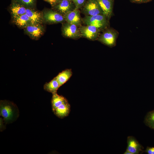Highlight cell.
Listing matches in <instances>:
<instances>
[{
	"instance_id": "1",
	"label": "cell",
	"mask_w": 154,
	"mask_h": 154,
	"mask_svg": "<svg viewBox=\"0 0 154 154\" xmlns=\"http://www.w3.org/2000/svg\"><path fill=\"white\" fill-rule=\"evenodd\" d=\"M0 115L6 124L11 123L19 117L18 108L14 103L9 100H1L0 102Z\"/></svg>"
},
{
	"instance_id": "2",
	"label": "cell",
	"mask_w": 154,
	"mask_h": 154,
	"mask_svg": "<svg viewBox=\"0 0 154 154\" xmlns=\"http://www.w3.org/2000/svg\"><path fill=\"white\" fill-rule=\"evenodd\" d=\"M109 19L103 14L94 16L85 15L82 18V23L84 25L95 26L101 31L106 29Z\"/></svg>"
},
{
	"instance_id": "3",
	"label": "cell",
	"mask_w": 154,
	"mask_h": 154,
	"mask_svg": "<svg viewBox=\"0 0 154 154\" xmlns=\"http://www.w3.org/2000/svg\"><path fill=\"white\" fill-rule=\"evenodd\" d=\"M61 31L64 37L73 39H78L82 37L79 27L65 22L62 24Z\"/></svg>"
},
{
	"instance_id": "4",
	"label": "cell",
	"mask_w": 154,
	"mask_h": 154,
	"mask_svg": "<svg viewBox=\"0 0 154 154\" xmlns=\"http://www.w3.org/2000/svg\"><path fill=\"white\" fill-rule=\"evenodd\" d=\"M117 33L111 29H106L100 35L97 40L109 47L115 46L116 44Z\"/></svg>"
},
{
	"instance_id": "5",
	"label": "cell",
	"mask_w": 154,
	"mask_h": 154,
	"mask_svg": "<svg viewBox=\"0 0 154 154\" xmlns=\"http://www.w3.org/2000/svg\"><path fill=\"white\" fill-rule=\"evenodd\" d=\"M81 8V12L85 15L94 16L103 14L96 0H87Z\"/></svg>"
},
{
	"instance_id": "6",
	"label": "cell",
	"mask_w": 154,
	"mask_h": 154,
	"mask_svg": "<svg viewBox=\"0 0 154 154\" xmlns=\"http://www.w3.org/2000/svg\"><path fill=\"white\" fill-rule=\"evenodd\" d=\"M43 20L50 24L59 23H63L66 22L64 15L54 10H49L42 13Z\"/></svg>"
},
{
	"instance_id": "7",
	"label": "cell",
	"mask_w": 154,
	"mask_h": 154,
	"mask_svg": "<svg viewBox=\"0 0 154 154\" xmlns=\"http://www.w3.org/2000/svg\"><path fill=\"white\" fill-rule=\"evenodd\" d=\"M79 28L82 37L89 40H96L100 35L101 30L95 26L84 25Z\"/></svg>"
},
{
	"instance_id": "8",
	"label": "cell",
	"mask_w": 154,
	"mask_h": 154,
	"mask_svg": "<svg viewBox=\"0 0 154 154\" xmlns=\"http://www.w3.org/2000/svg\"><path fill=\"white\" fill-rule=\"evenodd\" d=\"M26 33L32 39L37 40L43 34L44 28L41 24L35 23L24 28Z\"/></svg>"
},
{
	"instance_id": "9",
	"label": "cell",
	"mask_w": 154,
	"mask_h": 154,
	"mask_svg": "<svg viewBox=\"0 0 154 154\" xmlns=\"http://www.w3.org/2000/svg\"><path fill=\"white\" fill-rule=\"evenodd\" d=\"M53 7L54 10L63 15L75 9V6L71 0H60Z\"/></svg>"
},
{
	"instance_id": "10",
	"label": "cell",
	"mask_w": 154,
	"mask_h": 154,
	"mask_svg": "<svg viewBox=\"0 0 154 154\" xmlns=\"http://www.w3.org/2000/svg\"><path fill=\"white\" fill-rule=\"evenodd\" d=\"M80 13L79 9H75L68 13L64 15L66 22L80 27L82 23Z\"/></svg>"
},
{
	"instance_id": "11",
	"label": "cell",
	"mask_w": 154,
	"mask_h": 154,
	"mask_svg": "<svg viewBox=\"0 0 154 154\" xmlns=\"http://www.w3.org/2000/svg\"><path fill=\"white\" fill-rule=\"evenodd\" d=\"M143 147L133 137L128 136L127 138V149L132 154H138L142 151Z\"/></svg>"
},
{
	"instance_id": "12",
	"label": "cell",
	"mask_w": 154,
	"mask_h": 154,
	"mask_svg": "<svg viewBox=\"0 0 154 154\" xmlns=\"http://www.w3.org/2000/svg\"><path fill=\"white\" fill-rule=\"evenodd\" d=\"M102 11L103 14L108 19L113 13V1L112 0H96Z\"/></svg>"
},
{
	"instance_id": "13",
	"label": "cell",
	"mask_w": 154,
	"mask_h": 154,
	"mask_svg": "<svg viewBox=\"0 0 154 154\" xmlns=\"http://www.w3.org/2000/svg\"><path fill=\"white\" fill-rule=\"evenodd\" d=\"M70 108V105L67 100L53 111L57 117L62 119L68 115Z\"/></svg>"
},
{
	"instance_id": "14",
	"label": "cell",
	"mask_w": 154,
	"mask_h": 154,
	"mask_svg": "<svg viewBox=\"0 0 154 154\" xmlns=\"http://www.w3.org/2000/svg\"><path fill=\"white\" fill-rule=\"evenodd\" d=\"M25 14L34 24H41L43 21L42 13L33 9L27 8Z\"/></svg>"
},
{
	"instance_id": "15",
	"label": "cell",
	"mask_w": 154,
	"mask_h": 154,
	"mask_svg": "<svg viewBox=\"0 0 154 154\" xmlns=\"http://www.w3.org/2000/svg\"><path fill=\"white\" fill-rule=\"evenodd\" d=\"M13 19L15 25L20 27L24 29L29 25L34 24L29 17L25 13Z\"/></svg>"
},
{
	"instance_id": "16",
	"label": "cell",
	"mask_w": 154,
	"mask_h": 154,
	"mask_svg": "<svg viewBox=\"0 0 154 154\" xmlns=\"http://www.w3.org/2000/svg\"><path fill=\"white\" fill-rule=\"evenodd\" d=\"M26 9L22 5L17 3H13L10 9L13 19L25 13Z\"/></svg>"
},
{
	"instance_id": "17",
	"label": "cell",
	"mask_w": 154,
	"mask_h": 154,
	"mask_svg": "<svg viewBox=\"0 0 154 154\" xmlns=\"http://www.w3.org/2000/svg\"><path fill=\"white\" fill-rule=\"evenodd\" d=\"M72 74L71 69H67L59 73L55 78L61 86L70 79Z\"/></svg>"
},
{
	"instance_id": "18",
	"label": "cell",
	"mask_w": 154,
	"mask_h": 154,
	"mask_svg": "<svg viewBox=\"0 0 154 154\" xmlns=\"http://www.w3.org/2000/svg\"><path fill=\"white\" fill-rule=\"evenodd\" d=\"M60 86L55 77L49 82L45 84L44 86V89L46 91L53 94L57 92V90Z\"/></svg>"
},
{
	"instance_id": "19",
	"label": "cell",
	"mask_w": 154,
	"mask_h": 154,
	"mask_svg": "<svg viewBox=\"0 0 154 154\" xmlns=\"http://www.w3.org/2000/svg\"><path fill=\"white\" fill-rule=\"evenodd\" d=\"M52 94L51 104L52 110L53 111L67 100L63 96L58 94L57 92Z\"/></svg>"
},
{
	"instance_id": "20",
	"label": "cell",
	"mask_w": 154,
	"mask_h": 154,
	"mask_svg": "<svg viewBox=\"0 0 154 154\" xmlns=\"http://www.w3.org/2000/svg\"><path fill=\"white\" fill-rule=\"evenodd\" d=\"M144 123L154 130V110L147 113L145 117Z\"/></svg>"
},
{
	"instance_id": "21",
	"label": "cell",
	"mask_w": 154,
	"mask_h": 154,
	"mask_svg": "<svg viewBox=\"0 0 154 154\" xmlns=\"http://www.w3.org/2000/svg\"><path fill=\"white\" fill-rule=\"evenodd\" d=\"M74 3L75 9H81L85 4L87 0H71Z\"/></svg>"
},
{
	"instance_id": "22",
	"label": "cell",
	"mask_w": 154,
	"mask_h": 154,
	"mask_svg": "<svg viewBox=\"0 0 154 154\" xmlns=\"http://www.w3.org/2000/svg\"><path fill=\"white\" fill-rule=\"evenodd\" d=\"M23 4L27 6H31L33 5L35 0H19Z\"/></svg>"
},
{
	"instance_id": "23",
	"label": "cell",
	"mask_w": 154,
	"mask_h": 154,
	"mask_svg": "<svg viewBox=\"0 0 154 154\" xmlns=\"http://www.w3.org/2000/svg\"><path fill=\"white\" fill-rule=\"evenodd\" d=\"M5 124H6L3 118L0 117V130L1 131H2L5 129L6 128L5 125Z\"/></svg>"
},
{
	"instance_id": "24",
	"label": "cell",
	"mask_w": 154,
	"mask_h": 154,
	"mask_svg": "<svg viewBox=\"0 0 154 154\" xmlns=\"http://www.w3.org/2000/svg\"><path fill=\"white\" fill-rule=\"evenodd\" d=\"M144 152L148 154H154V147H147Z\"/></svg>"
},
{
	"instance_id": "25",
	"label": "cell",
	"mask_w": 154,
	"mask_h": 154,
	"mask_svg": "<svg viewBox=\"0 0 154 154\" xmlns=\"http://www.w3.org/2000/svg\"><path fill=\"white\" fill-rule=\"evenodd\" d=\"M45 1L49 3L52 7H54L57 4L60 0H44Z\"/></svg>"
},
{
	"instance_id": "26",
	"label": "cell",
	"mask_w": 154,
	"mask_h": 154,
	"mask_svg": "<svg viewBox=\"0 0 154 154\" xmlns=\"http://www.w3.org/2000/svg\"><path fill=\"white\" fill-rule=\"evenodd\" d=\"M131 1L134 2L138 3L146 2L149 1V0H131Z\"/></svg>"
},
{
	"instance_id": "27",
	"label": "cell",
	"mask_w": 154,
	"mask_h": 154,
	"mask_svg": "<svg viewBox=\"0 0 154 154\" xmlns=\"http://www.w3.org/2000/svg\"><path fill=\"white\" fill-rule=\"evenodd\" d=\"M124 154H132L131 152L126 149L125 152L123 153Z\"/></svg>"
},
{
	"instance_id": "28",
	"label": "cell",
	"mask_w": 154,
	"mask_h": 154,
	"mask_svg": "<svg viewBox=\"0 0 154 154\" xmlns=\"http://www.w3.org/2000/svg\"><path fill=\"white\" fill-rule=\"evenodd\" d=\"M150 0H149V1H150Z\"/></svg>"
},
{
	"instance_id": "29",
	"label": "cell",
	"mask_w": 154,
	"mask_h": 154,
	"mask_svg": "<svg viewBox=\"0 0 154 154\" xmlns=\"http://www.w3.org/2000/svg\"><path fill=\"white\" fill-rule=\"evenodd\" d=\"M112 0V1H113V0Z\"/></svg>"
}]
</instances>
